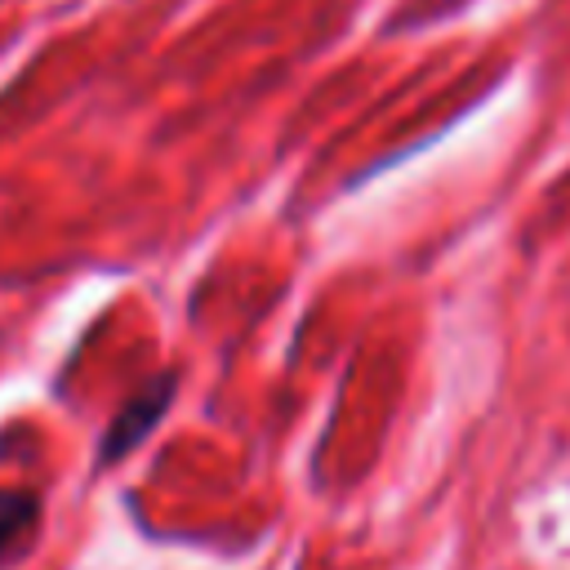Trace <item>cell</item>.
<instances>
[{"instance_id": "cell-1", "label": "cell", "mask_w": 570, "mask_h": 570, "mask_svg": "<svg viewBox=\"0 0 570 570\" xmlns=\"http://www.w3.org/2000/svg\"><path fill=\"white\" fill-rule=\"evenodd\" d=\"M169 396H174V374H165V379H156V383H147L138 396H129L125 401V410L111 419V428L102 432V445H98V468H107V463H116L120 454H129L156 423H160V414H165V405H169Z\"/></svg>"}, {"instance_id": "cell-2", "label": "cell", "mask_w": 570, "mask_h": 570, "mask_svg": "<svg viewBox=\"0 0 570 570\" xmlns=\"http://www.w3.org/2000/svg\"><path fill=\"white\" fill-rule=\"evenodd\" d=\"M40 530V499L31 490H0V566L18 561Z\"/></svg>"}]
</instances>
